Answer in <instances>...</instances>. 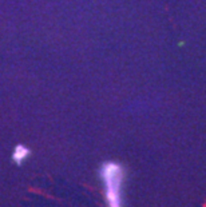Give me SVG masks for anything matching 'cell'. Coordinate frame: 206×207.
<instances>
[{
    "label": "cell",
    "instance_id": "obj_1",
    "mask_svg": "<svg viewBox=\"0 0 206 207\" xmlns=\"http://www.w3.org/2000/svg\"><path fill=\"white\" fill-rule=\"evenodd\" d=\"M101 175L106 184V194L110 207H120V183L122 167L114 162H107L102 166Z\"/></svg>",
    "mask_w": 206,
    "mask_h": 207
},
{
    "label": "cell",
    "instance_id": "obj_2",
    "mask_svg": "<svg viewBox=\"0 0 206 207\" xmlns=\"http://www.w3.org/2000/svg\"><path fill=\"white\" fill-rule=\"evenodd\" d=\"M28 154V150L24 147H17L16 148V151H15V155H13V158H15L16 162H20V160H23L24 159V156Z\"/></svg>",
    "mask_w": 206,
    "mask_h": 207
}]
</instances>
